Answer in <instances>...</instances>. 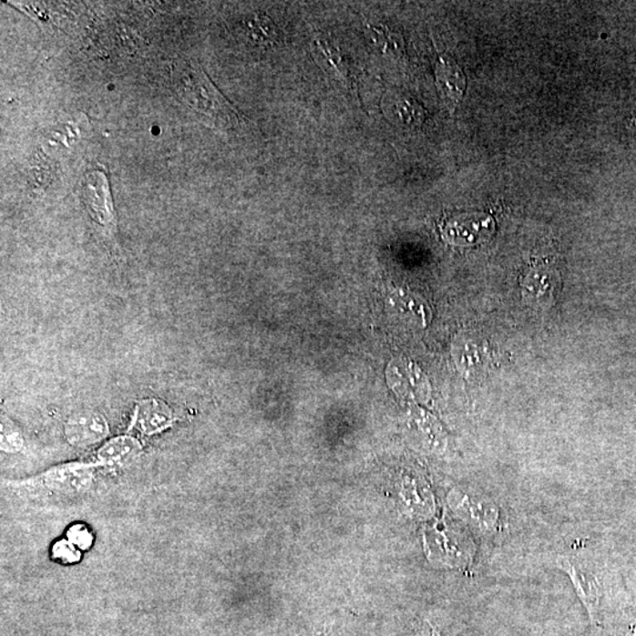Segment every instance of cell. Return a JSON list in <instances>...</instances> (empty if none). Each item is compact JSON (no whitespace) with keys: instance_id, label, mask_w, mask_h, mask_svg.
<instances>
[{"instance_id":"1","label":"cell","mask_w":636,"mask_h":636,"mask_svg":"<svg viewBox=\"0 0 636 636\" xmlns=\"http://www.w3.org/2000/svg\"><path fill=\"white\" fill-rule=\"evenodd\" d=\"M172 82L183 102L210 120L213 126L222 128L239 126V114L195 60H179L172 70Z\"/></svg>"},{"instance_id":"2","label":"cell","mask_w":636,"mask_h":636,"mask_svg":"<svg viewBox=\"0 0 636 636\" xmlns=\"http://www.w3.org/2000/svg\"><path fill=\"white\" fill-rule=\"evenodd\" d=\"M555 565L567 574L591 621L598 622L605 595V579L597 559L585 550L559 554Z\"/></svg>"},{"instance_id":"3","label":"cell","mask_w":636,"mask_h":636,"mask_svg":"<svg viewBox=\"0 0 636 636\" xmlns=\"http://www.w3.org/2000/svg\"><path fill=\"white\" fill-rule=\"evenodd\" d=\"M452 505L463 520L482 537H493L500 528V507L489 494L458 490L454 494Z\"/></svg>"},{"instance_id":"4","label":"cell","mask_w":636,"mask_h":636,"mask_svg":"<svg viewBox=\"0 0 636 636\" xmlns=\"http://www.w3.org/2000/svg\"><path fill=\"white\" fill-rule=\"evenodd\" d=\"M312 54L329 79L335 80L348 90L355 88L356 75L353 64L350 63L347 55L344 54L332 40L323 37L313 39Z\"/></svg>"},{"instance_id":"5","label":"cell","mask_w":636,"mask_h":636,"mask_svg":"<svg viewBox=\"0 0 636 636\" xmlns=\"http://www.w3.org/2000/svg\"><path fill=\"white\" fill-rule=\"evenodd\" d=\"M84 200L92 219L110 233L116 232V216L107 176L100 171L88 174L84 183Z\"/></svg>"},{"instance_id":"6","label":"cell","mask_w":636,"mask_h":636,"mask_svg":"<svg viewBox=\"0 0 636 636\" xmlns=\"http://www.w3.org/2000/svg\"><path fill=\"white\" fill-rule=\"evenodd\" d=\"M108 434V425L102 414L80 412L68 417L66 436L68 444L75 446H88L98 444Z\"/></svg>"},{"instance_id":"7","label":"cell","mask_w":636,"mask_h":636,"mask_svg":"<svg viewBox=\"0 0 636 636\" xmlns=\"http://www.w3.org/2000/svg\"><path fill=\"white\" fill-rule=\"evenodd\" d=\"M97 465L86 463H70L58 468L48 470L43 475L44 483L48 488L59 493H79L90 487L92 481L91 468ZM100 466V465H99Z\"/></svg>"},{"instance_id":"8","label":"cell","mask_w":636,"mask_h":636,"mask_svg":"<svg viewBox=\"0 0 636 636\" xmlns=\"http://www.w3.org/2000/svg\"><path fill=\"white\" fill-rule=\"evenodd\" d=\"M438 94L450 110L460 103L466 88V77L462 68L449 56L441 55L435 67Z\"/></svg>"},{"instance_id":"9","label":"cell","mask_w":636,"mask_h":636,"mask_svg":"<svg viewBox=\"0 0 636 636\" xmlns=\"http://www.w3.org/2000/svg\"><path fill=\"white\" fill-rule=\"evenodd\" d=\"M174 421V413L162 401L147 400L137 405L132 426H136L143 434L152 435L163 432Z\"/></svg>"},{"instance_id":"10","label":"cell","mask_w":636,"mask_h":636,"mask_svg":"<svg viewBox=\"0 0 636 636\" xmlns=\"http://www.w3.org/2000/svg\"><path fill=\"white\" fill-rule=\"evenodd\" d=\"M558 284V272L540 265L527 275L523 282V295L535 304L546 305L554 300Z\"/></svg>"},{"instance_id":"11","label":"cell","mask_w":636,"mask_h":636,"mask_svg":"<svg viewBox=\"0 0 636 636\" xmlns=\"http://www.w3.org/2000/svg\"><path fill=\"white\" fill-rule=\"evenodd\" d=\"M385 114L392 118L393 123L404 128H418L426 119L425 108L416 102L404 95L385 96Z\"/></svg>"},{"instance_id":"12","label":"cell","mask_w":636,"mask_h":636,"mask_svg":"<svg viewBox=\"0 0 636 636\" xmlns=\"http://www.w3.org/2000/svg\"><path fill=\"white\" fill-rule=\"evenodd\" d=\"M142 453V446L135 437L119 436L112 438L98 452L100 466H124L136 460Z\"/></svg>"},{"instance_id":"13","label":"cell","mask_w":636,"mask_h":636,"mask_svg":"<svg viewBox=\"0 0 636 636\" xmlns=\"http://www.w3.org/2000/svg\"><path fill=\"white\" fill-rule=\"evenodd\" d=\"M368 36L373 47L382 57L396 62L405 57V40L400 32L385 24H378L368 26Z\"/></svg>"},{"instance_id":"14","label":"cell","mask_w":636,"mask_h":636,"mask_svg":"<svg viewBox=\"0 0 636 636\" xmlns=\"http://www.w3.org/2000/svg\"><path fill=\"white\" fill-rule=\"evenodd\" d=\"M465 353L472 354V355H467V354H465V357L470 360V364L467 366V368H472L475 372H478V370H480V372L481 370H487V372H488L494 364L495 355L488 344H474V342H470V344H466Z\"/></svg>"},{"instance_id":"15","label":"cell","mask_w":636,"mask_h":636,"mask_svg":"<svg viewBox=\"0 0 636 636\" xmlns=\"http://www.w3.org/2000/svg\"><path fill=\"white\" fill-rule=\"evenodd\" d=\"M23 446L22 435L11 425L9 420H4L2 424V449L7 453L18 452Z\"/></svg>"},{"instance_id":"16","label":"cell","mask_w":636,"mask_h":636,"mask_svg":"<svg viewBox=\"0 0 636 636\" xmlns=\"http://www.w3.org/2000/svg\"><path fill=\"white\" fill-rule=\"evenodd\" d=\"M67 537L68 541L82 549H87L88 547H91L92 541H94L91 531L82 525L71 527L67 531Z\"/></svg>"},{"instance_id":"17","label":"cell","mask_w":636,"mask_h":636,"mask_svg":"<svg viewBox=\"0 0 636 636\" xmlns=\"http://www.w3.org/2000/svg\"><path fill=\"white\" fill-rule=\"evenodd\" d=\"M54 555L64 562H75L79 559V551L76 549V546L70 541L56 543Z\"/></svg>"}]
</instances>
